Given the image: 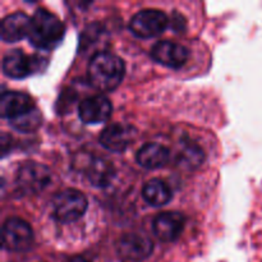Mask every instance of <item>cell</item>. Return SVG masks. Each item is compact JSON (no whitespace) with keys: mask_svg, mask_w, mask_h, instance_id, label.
<instances>
[{"mask_svg":"<svg viewBox=\"0 0 262 262\" xmlns=\"http://www.w3.org/2000/svg\"><path fill=\"white\" fill-rule=\"evenodd\" d=\"M151 58L161 66L178 69L187 63L189 58V51L181 43L168 40L159 41L151 49Z\"/></svg>","mask_w":262,"mask_h":262,"instance_id":"11","label":"cell"},{"mask_svg":"<svg viewBox=\"0 0 262 262\" xmlns=\"http://www.w3.org/2000/svg\"><path fill=\"white\" fill-rule=\"evenodd\" d=\"M32 18L25 13H12L2 20L0 36L4 42H17L22 38L28 37L31 32Z\"/></svg>","mask_w":262,"mask_h":262,"instance_id":"13","label":"cell"},{"mask_svg":"<svg viewBox=\"0 0 262 262\" xmlns=\"http://www.w3.org/2000/svg\"><path fill=\"white\" fill-rule=\"evenodd\" d=\"M87 77L90 83L99 91H113L123 81L124 63L115 54L99 51L90 60Z\"/></svg>","mask_w":262,"mask_h":262,"instance_id":"1","label":"cell"},{"mask_svg":"<svg viewBox=\"0 0 262 262\" xmlns=\"http://www.w3.org/2000/svg\"><path fill=\"white\" fill-rule=\"evenodd\" d=\"M53 216L60 223H72L84 215L87 199L82 192L74 188H66L58 192L50 202Z\"/></svg>","mask_w":262,"mask_h":262,"instance_id":"3","label":"cell"},{"mask_svg":"<svg viewBox=\"0 0 262 262\" xmlns=\"http://www.w3.org/2000/svg\"><path fill=\"white\" fill-rule=\"evenodd\" d=\"M35 107L32 97L25 92L7 91L3 92L0 97V114L9 120L20 117Z\"/></svg>","mask_w":262,"mask_h":262,"instance_id":"14","label":"cell"},{"mask_svg":"<svg viewBox=\"0 0 262 262\" xmlns=\"http://www.w3.org/2000/svg\"><path fill=\"white\" fill-rule=\"evenodd\" d=\"M33 241L31 225L19 217H9L3 225V247L12 252L30 250Z\"/></svg>","mask_w":262,"mask_h":262,"instance_id":"6","label":"cell"},{"mask_svg":"<svg viewBox=\"0 0 262 262\" xmlns=\"http://www.w3.org/2000/svg\"><path fill=\"white\" fill-rule=\"evenodd\" d=\"M41 63H46L45 59L36 55H27L19 49H13L3 58V72L10 78L23 79L31 76L33 72L40 71Z\"/></svg>","mask_w":262,"mask_h":262,"instance_id":"7","label":"cell"},{"mask_svg":"<svg viewBox=\"0 0 262 262\" xmlns=\"http://www.w3.org/2000/svg\"><path fill=\"white\" fill-rule=\"evenodd\" d=\"M114 166L109 160L94 158L86 168V178L92 186L106 187L114 178Z\"/></svg>","mask_w":262,"mask_h":262,"instance_id":"16","label":"cell"},{"mask_svg":"<svg viewBox=\"0 0 262 262\" xmlns=\"http://www.w3.org/2000/svg\"><path fill=\"white\" fill-rule=\"evenodd\" d=\"M154 245L146 235L128 233L122 235L117 242V253L125 262H141L151 256Z\"/></svg>","mask_w":262,"mask_h":262,"instance_id":"8","label":"cell"},{"mask_svg":"<svg viewBox=\"0 0 262 262\" xmlns=\"http://www.w3.org/2000/svg\"><path fill=\"white\" fill-rule=\"evenodd\" d=\"M112 102L104 95H94L82 100L78 105L79 119L84 124H100L112 115Z\"/></svg>","mask_w":262,"mask_h":262,"instance_id":"10","label":"cell"},{"mask_svg":"<svg viewBox=\"0 0 262 262\" xmlns=\"http://www.w3.org/2000/svg\"><path fill=\"white\" fill-rule=\"evenodd\" d=\"M137 130L124 123H112L100 133L99 141L106 150L112 152H123L136 140Z\"/></svg>","mask_w":262,"mask_h":262,"instance_id":"9","label":"cell"},{"mask_svg":"<svg viewBox=\"0 0 262 262\" xmlns=\"http://www.w3.org/2000/svg\"><path fill=\"white\" fill-rule=\"evenodd\" d=\"M177 164L187 170H193L199 168L205 160V154L199 145L191 141H182L177 151Z\"/></svg>","mask_w":262,"mask_h":262,"instance_id":"18","label":"cell"},{"mask_svg":"<svg viewBox=\"0 0 262 262\" xmlns=\"http://www.w3.org/2000/svg\"><path fill=\"white\" fill-rule=\"evenodd\" d=\"M66 35L64 23L46 9H37L32 15L30 42L40 50H53L58 48Z\"/></svg>","mask_w":262,"mask_h":262,"instance_id":"2","label":"cell"},{"mask_svg":"<svg viewBox=\"0 0 262 262\" xmlns=\"http://www.w3.org/2000/svg\"><path fill=\"white\" fill-rule=\"evenodd\" d=\"M168 15L159 9H143L136 13L129 20V30L140 38H151L160 35L168 27Z\"/></svg>","mask_w":262,"mask_h":262,"instance_id":"5","label":"cell"},{"mask_svg":"<svg viewBox=\"0 0 262 262\" xmlns=\"http://www.w3.org/2000/svg\"><path fill=\"white\" fill-rule=\"evenodd\" d=\"M142 196L143 200L151 206L161 207L170 202L173 193L170 187L161 179H150L143 186Z\"/></svg>","mask_w":262,"mask_h":262,"instance_id":"17","label":"cell"},{"mask_svg":"<svg viewBox=\"0 0 262 262\" xmlns=\"http://www.w3.org/2000/svg\"><path fill=\"white\" fill-rule=\"evenodd\" d=\"M51 181L48 166L36 161H27L19 166L15 176L17 186L23 193L36 194L42 192Z\"/></svg>","mask_w":262,"mask_h":262,"instance_id":"4","label":"cell"},{"mask_svg":"<svg viewBox=\"0 0 262 262\" xmlns=\"http://www.w3.org/2000/svg\"><path fill=\"white\" fill-rule=\"evenodd\" d=\"M66 262H91V261H89V260H86V258L79 257V256H77V257L69 258V260L66 261Z\"/></svg>","mask_w":262,"mask_h":262,"instance_id":"21","label":"cell"},{"mask_svg":"<svg viewBox=\"0 0 262 262\" xmlns=\"http://www.w3.org/2000/svg\"><path fill=\"white\" fill-rule=\"evenodd\" d=\"M136 160L146 169H159L170 160V151L160 143H146L137 151Z\"/></svg>","mask_w":262,"mask_h":262,"instance_id":"15","label":"cell"},{"mask_svg":"<svg viewBox=\"0 0 262 262\" xmlns=\"http://www.w3.org/2000/svg\"><path fill=\"white\" fill-rule=\"evenodd\" d=\"M0 143H2V145H0V147H2L3 156H7V154L9 152L10 147H12V138H10V136H8L7 133H3Z\"/></svg>","mask_w":262,"mask_h":262,"instance_id":"20","label":"cell"},{"mask_svg":"<svg viewBox=\"0 0 262 262\" xmlns=\"http://www.w3.org/2000/svg\"><path fill=\"white\" fill-rule=\"evenodd\" d=\"M9 123L15 130H18V132L31 133L33 132V130L37 129L41 125V114L35 107V109L30 110V112L20 115V117L10 119Z\"/></svg>","mask_w":262,"mask_h":262,"instance_id":"19","label":"cell"},{"mask_svg":"<svg viewBox=\"0 0 262 262\" xmlns=\"http://www.w3.org/2000/svg\"><path fill=\"white\" fill-rule=\"evenodd\" d=\"M184 229V217L181 212L165 211L156 215L152 222V230L163 242H173Z\"/></svg>","mask_w":262,"mask_h":262,"instance_id":"12","label":"cell"}]
</instances>
